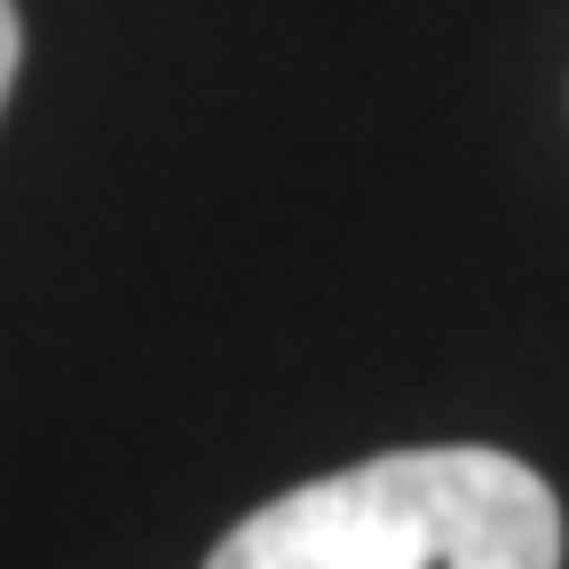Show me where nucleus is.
Returning <instances> with one entry per match:
<instances>
[{"label":"nucleus","mask_w":569,"mask_h":569,"mask_svg":"<svg viewBox=\"0 0 569 569\" xmlns=\"http://www.w3.org/2000/svg\"><path fill=\"white\" fill-rule=\"evenodd\" d=\"M17 56H24V24H17V0H0V103L17 88Z\"/></svg>","instance_id":"f03ea898"},{"label":"nucleus","mask_w":569,"mask_h":569,"mask_svg":"<svg viewBox=\"0 0 569 569\" xmlns=\"http://www.w3.org/2000/svg\"><path fill=\"white\" fill-rule=\"evenodd\" d=\"M206 569H561V498L490 443L388 451L253 507Z\"/></svg>","instance_id":"f257e3e1"}]
</instances>
